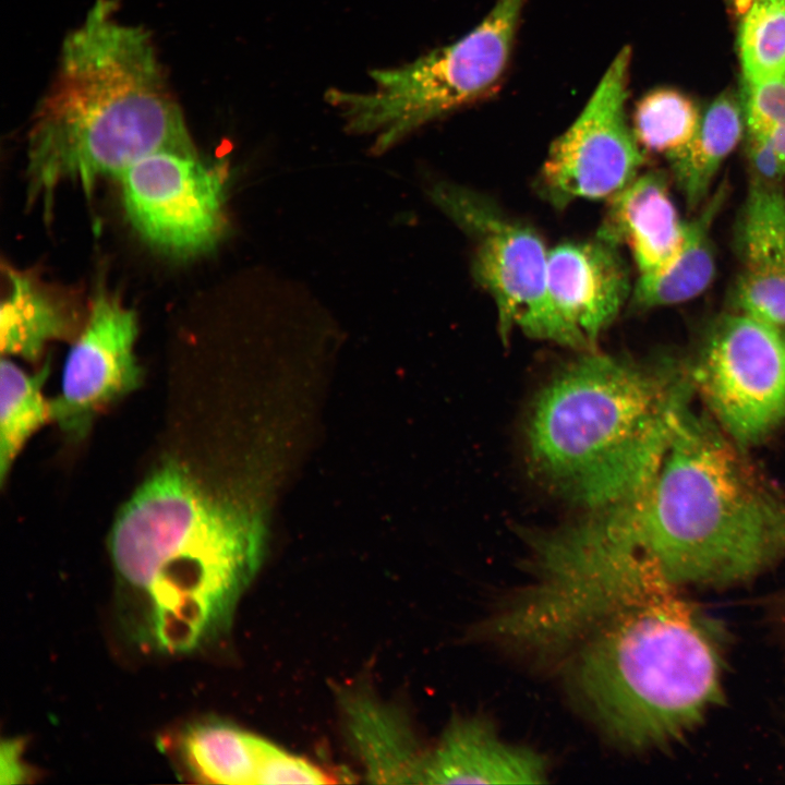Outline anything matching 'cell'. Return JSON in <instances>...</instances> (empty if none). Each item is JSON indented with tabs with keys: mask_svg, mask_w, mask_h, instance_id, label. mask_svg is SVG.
<instances>
[{
	"mask_svg": "<svg viewBox=\"0 0 785 785\" xmlns=\"http://www.w3.org/2000/svg\"><path fill=\"white\" fill-rule=\"evenodd\" d=\"M745 81L785 73V0H750L738 31Z\"/></svg>",
	"mask_w": 785,
	"mask_h": 785,
	"instance_id": "603a6c76",
	"label": "cell"
},
{
	"mask_svg": "<svg viewBox=\"0 0 785 785\" xmlns=\"http://www.w3.org/2000/svg\"><path fill=\"white\" fill-rule=\"evenodd\" d=\"M108 546L128 636L145 650L182 654L230 628L263 538L245 509L168 462L122 506Z\"/></svg>",
	"mask_w": 785,
	"mask_h": 785,
	"instance_id": "6da1fadb",
	"label": "cell"
},
{
	"mask_svg": "<svg viewBox=\"0 0 785 785\" xmlns=\"http://www.w3.org/2000/svg\"><path fill=\"white\" fill-rule=\"evenodd\" d=\"M527 0H496L471 32L404 65L373 70L366 93L331 88L326 98L350 131L385 150L416 128L491 89L503 76Z\"/></svg>",
	"mask_w": 785,
	"mask_h": 785,
	"instance_id": "8992f818",
	"label": "cell"
},
{
	"mask_svg": "<svg viewBox=\"0 0 785 785\" xmlns=\"http://www.w3.org/2000/svg\"><path fill=\"white\" fill-rule=\"evenodd\" d=\"M742 129L737 98L723 93L701 116L691 140L666 157L689 209H699L710 196L715 174L739 143Z\"/></svg>",
	"mask_w": 785,
	"mask_h": 785,
	"instance_id": "d6986e66",
	"label": "cell"
},
{
	"mask_svg": "<svg viewBox=\"0 0 785 785\" xmlns=\"http://www.w3.org/2000/svg\"><path fill=\"white\" fill-rule=\"evenodd\" d=\"M734 244L740 264L736 309L785 326V195L778 184L752 178Z\"/></svg>",
	"mask_w": 785,
	"mask_h": 785,
	"instance_id": "4fadbf2b",
	"label": "cell"
},
{
	"mask_svg": "<svg viewBox=\"0 0 785 785\" xmlns=\"http://www.w3.org/2000/svg\"><path fill=\"white\" fill-rule=\"evenodd\" d=\"M261 737L235 724L207 718L184 726L172 741L174 757L193 781L256 784Z\"/></svg>",
	"mask_w": 785,
	"mask_h": 785,
	"instance_id": "ac0fdd59",
	"label": "cell"
},
{
	"mask_svg": "<svg viewBox=\"0 0 785 785\" xmlns=\"http://www.w3.org/2000/svg\"><path fill=\"white\" fill-rule=\"evenodd\" d=\"M728 194L723 182L699 208L697 216L686 221L683 244L663 270L640 275L631 304L638 310L674 305L701 294L715 276V251L712 226Z\"/></svg>",
	"mask_w": 785,
	"mask_h": 785,
	"instance_id": "e0dca14e",
	"label": "cell"
},
{
	"mask_svg": "<svg viewBox=\"0 0 785 785\" xmlns=\"http://www.w3.org/2000/svg\"><path fill=\"white\" fill-rule=\"evenodd\" d=\"M689 384L673 363L582 352L532 401L526 423L530 471L550 492L589 512L635 503Z\"/></svg>",
	"mask_w": 785,
	"mask_h": 785,
	"instance_id": "5b68a950",
	"label": "cell"
},
{
	"mask_svg": "<svg viewBox=\"0 0 785 785\" xmlns=\"http://www.w3.org/2000/svg\"><path fill=\"white\" fill-rule=\"evenodd\" d=\"M8 278L10 291L0 312L1 351L35 361L48 341L70 331V316L28 275L10 269Z\"/></svg>",
	"mask_w": 785,
	"mask_h": 785,
	"instance_id": "ffe728a7",
	"label": "cell"
},
{
	"mask_svg": "<svg viewBox=\"0 0 785 785\" xmlns=\"http://www.w3.org/2000/svg\"><path fill=\"white\" fill-rule=\"evenodd\" d=\"M618 247L596 235L548 251L550 292L576 350H596L629 295V271Z\"/></svg>",
	"mask_w": 785,
	"mask_h": 785,
	"instance_id": "7c38bea8",
	"label": "cell"
},
{
	"mask_svg": "<svg viewBox=\"0 0 785 785\" xmlns=\"http://www.w3.org/2000/svg\"><path fill=\"white\" fill-rule=\"evenodd\" d=\"M688 377L734 442L759 443L785 422V326L742 312L723 316Z\"/></svg>",
	"mask_w": 785,
	"mask_h": 785,
	"instance_id": "ba28073f",
	"label": "cell"
},
{
	"mask_svg": "<svg viewBox=\"0 0 785 785\" xmlns=\"http://www.w3.org/2000/svg\"><path fill=\"white\" fill-rule=\"evenodd\" d=\"M432 197L473 243V274L494 300L502 340L519 328L576 350L550 292L548 251L540 234L464 188L438 184Z\"/></svg>",
	"mask_w": 785,
	"mask_h": 785,
	"instance_id": "52a82bcc",
	"label": "cell"
},
{
	"mask_svg": "<svg viewBox=\"0 0 785 785\" xmlns=\"http://www.w3.org/2000/svg\"><path fill=\"white\" fill-rule=\"evenodd\" d=\"M49 361L28 374L11 360L0 364V480L3 483L28 438L48 420L50 407L43 395Z\"/></svg>",
	"mask_w": 785,
	"mask_h": 785,
	"instance_id": "44dd1931",
	"label": "cell"
},
{
	"mask_svg": "<svg viewBox=\"0 0 785 785\" xmlns=\"http://www.w3.org/2000/svg\"><path fill=\"white\" fill-rule=\"evenodd\" d=\"M96 0L64 38L27 135V195L50 206L63 181L90 193L153 153H196L148 32Z\"/></svg>",
	"mask_w": 785,
	"mask_h": 785,
	"instance_id": "7a4b0ae2",
	"label": "cell"
},
{
	"mask_svg": "<svg viewBox=\"0 0 785 785\" xmlns=\"http://www.w3.org/2000/svg\"><path fill=\"white\" fill-rule=\"evenodd\" d=\"M685 228L665 174L652 170L637 176L609 198L597 235L618 246L626 244L640 275H652L674 259Z\"/></svg>",
	"mask_w": 785,
	"mask_h": 785,
	"instance_id": "9a60e30c",
	"label": "cell"
},
{
	"mask_svg": "<svg viewBox=\"0 0 785 785\" xmlns=\"http://www.w3.org/2000/svg\"><path fill=\"white\" fill-rule=\"evenodd\" d=\"M135 313L100 291L67 357L60 394L49 401L50 420L71 438L86 435L96 413L136 389Z\"/></svg>",
	"mask_w": 785,
	"mask_h": 785,
	"instance_id": "8fae6325",
	"label": "cell"
},
{
	"mask_svg": "<svg viewBox=\"0 0 785 785\" xmlns=\"http://www.w3.org/2000/svg\"><path fill=\"white\" fill-rule=\"evenodd\" d=\"M630 60V49L624 47L582 111L553 142L539 185L556 208L576 200H609L638 176L644 164V154L625 114Z\"/></svg>",
	"mask_w": 785,
	"mask_h": 785,
	"instance_id": "30bf717a",
	"label": "cell"
},
{
	"mask_svg": "<svg viewBox=\"0 0 785 785\" xmlns=\"http://www.w3.org/2000/svg\"><path fill=\"white\" fill-rule=\"evenodd\" d=\"M24 741L15 738L1 746V783H22L29 776V769L23 761Z\"/></svg>",
	"mask_w": 785,
	"mask_h": 785,
	"instance_id": "4316f807",
	"label": "cell"
},
{
	"mask_svg": "<svg viewBox=\"0 0 785 785\" xmlns=\"http://www.w3.org/2000/svg\"><path fill=\"white\" fill-rule=\"evenodd\" d=\"M333 780L314 763L261 737L256 784H325Z\"/></svg>",
	"mask_w": 785,
	"mask_h": 785,
	"instance_id": "d4e9b609",
	"label": "cell"
},
{
	"mask_svg": "<svg viewBox=\"0 0 785 785\" xmlns=\"http://www.w3.org/2000/svg\"><path fill=\"white\" fill-rule=\"evenodd\" d=\"M546 776L539 753L504 741L481 718L462 717L426 750L421 784H539Z\"/></svg>",
	"mask_w": 785,
	"mask_h": 785,
	"instance_id": "5bb4252c",
	"label": "cell"
},
{
	"mask_svg": "<svg viewBox=\"0 0 785 785\" xmlns=\"http://www.w3.org/2000/svg\"><path fill=\"white\" fill-rule=\"evenodd\" d=\"M765 135L768 136L774 150L785 165V123L772 129Z\"/></svg>",
	"mask_w": 785,
	"mask_h": 785,
	"instance_id": "83f0119b",
	"label": "cell"
},
{
	"mask_svg": "<svg viewBox=\"0 0 785 785\" xmlns=\"http://www.w3.org/2000/svg\"><path fill=\"white\" fill-rule=\"evenodd\" d=\"M747 157L753 179L778 184L785 176V165L765 134L748 132Z\"/></svg>",
	"mask_w": 785,
	"mask_h": 785,
	"instance_id": "484cf974",
	"label": "cell"
},
{
	"mask_svg": "<svg viewBox=\"0 0 785 785\" xmlns=\"http://www.w3.org/2000/svg\"><path fill=\"white\" fill-rule=\"evenodd\" d=\"M678 589L656 580L571 639L581 642L568 672L578 698L630 749L680 741L723 698L717 631Z\"/></svg>",
	"mask_w": 785,
	"mask_h": 785,
	"instance_id": "277c9868",
	"label": "cell"
},
{
	"mask_svg": "<svg viewBox=\"0 0 785 785\" xmlns=\"http://www.w3.org/2000/svg\"><path fill=\"white\" fill-rule=\"evenodd\" d=\"M679 396L655 469L624 507L638 554L675 585L746 580L785 556V498L714 421Z\"/></svg>",
	"mask_w": 785,
	"mask_h": 785,
	"instance_id": "3957f363",
	"label": "cell"
},
{
	"mask_svg": "<svg viewBox=\"0 0 785 785\" xmlns=\"http://www.w3.org/2000/svg\"><path fill=\"white\" fill-rule=\"evenodd\" d=\"M118 178L131 225L157 250L190 257L208 252L224 235L226 176L196 153H153Z\"/></svg>",
	"mask_w": 785,
	"mask_h": 785,
	"instance_id": "9c48e42d",
	"label": "cell"
},
{
	"mask_svg": "<svg viewBox=\"0 0 785 785\" xmlns=\"http://www.w3.org/2000/svg\"><path fill=\"white\" fill-rule=\"evenodd\" d=\"M700 118L687 96L672 88H657L638 102L632 131L641 148L668 157L691 140Z\"/></svg>",
	"mask_w": 785,
	"mask_h": 785,
	"instance_id": "7402d4cb",
	"label": "cell"
},
{
	"mask_svg": "<svg viewBox=\"0 0 785 785\" xmlns=\"http://www.w3.org/2000/svg\"><path fill=\"white\" fill-rule=\"evenodd\" d=\"M349 742L373 783L421 784L423 750L406 715L365 689H339Z\"/></svg>",
	"mask_w": 785,
	"mask_h": 785,
	"instance_id": "2e32d148",
	"label": "cell"
},
{
	"mask_svg": "<svg viewBox=\"0 0 785 785\" xmlns=\"http://www.w3.org/2000/svg\"><path fill=\"white\" fill-rule=\"evenodd\" d=\"M744 82V118L748 132L768 134L785 123V73Z\"/></svg>",
	"mask_w": 785,
	"mask_h": 785,
	"instance_id": "cb8c5ba5",
	"label": "cell"
}]
</instances>
